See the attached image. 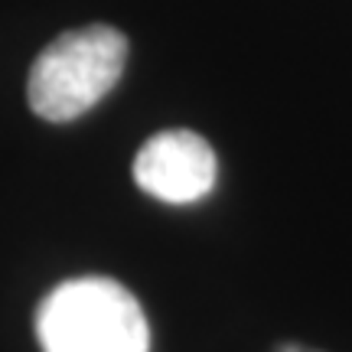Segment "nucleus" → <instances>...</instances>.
I'll return each mask as SVG.
<instances>
[{"instance_id":"nucleus-1","label":"nucleus","mask_w":352,"mask_h":352,"mask_svg":"<svg viewBox=\"0 0 352 352\" xmlns=\"http://www.w3.org/2000/svg\"><path fill=\"white\" fill-rule=\"evenodd\" d=\"M36 340L43 352H151V327L124 284L88 274L43 297Z\"/></svg>"},{"instance_id":"nucleus-2","label":"nucleus","mask_w":352,"mask_h":352,"mask_svg":"<svg viewBox=\"0 0 352 352\" xmlns=\"http://www.w3.org/2000/svg\"><path fill=\"white\" fill-rule=\"evenodd\" d=\"M127 36L114 26L91 23L56 36L36 56L26 82L30 108L52 124L91 111L124 72Z\"/></svg>"},{"instance_id":"nucleus-3","label":"nucleus","mask_w":352,"mask_h":352,"mask_svg":"<svg viewBox=\"0 0 352 352\" xmlns=\"http://www.w3.org/2000/svg\"><path fill=\"white\" fill-rule=\"evenodd\" d=\"M219 179V160L209 140L186 131H160L140 144L134 157V183L147 196L170 206H189L212 192Z\"/></svg>"},{"instance_id":"nucleus-4","label":"nucleus","mask_w":352,"mask_h":352,"mask_svg":"<svg viewBox=\"0 0 352 352\" xmlns=\"http://www.w3.org/2000/svg\"><path fill=\"white\" fill-rule=\"evenodd\" d=\"M274 352H320V349H310V346H300V342H284Z\"/></svg>"}]
</instances>
